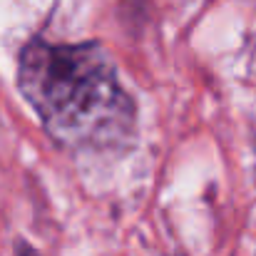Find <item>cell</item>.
I'll return each mask as SVG.
<instances>
[{
    "label": "cell",
    "instance_id": "obj_1",
    "mask_svg": "<svg viewBox=\"0 0 256 256\" xmlns=\"http://www.w3.org/2000/svg\"><path fill=\"white\" fill-rule=\"evenodd\" d=\"M18 90L65 152H124L137 137V102L97 40L55 45L32 38L18 55Z\"/></svg>",
    "mask_w": 256,
    "mask_h": 256
},
{
    "label": "cell",
    "instance_id": "obj_2",
    "mask_svg": "<svg viewBox=\"0 0 256 256\" xmlns=\"http://www.w3.org/2000/svg\"><path fill=\"white\" fill-rule=\"evenodd\" d=\"M15 256H40V254H38L25 239H18V242H15Z\"/></svg>",
    "mask_w": 256,
    "mask_h": 256
}]
</instances>
